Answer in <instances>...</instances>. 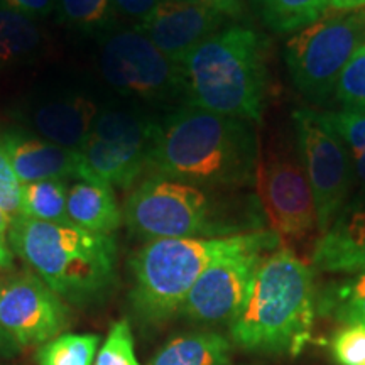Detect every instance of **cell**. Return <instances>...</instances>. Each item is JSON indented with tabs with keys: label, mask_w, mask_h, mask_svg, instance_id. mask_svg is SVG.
<instances>
[{
	"label": "cell",
	"mask_w": 365,
	"mask_h": 365,
	"mask_svg": "<svg viewBox=\"0 0 365 365\" xmlns=\"http://www.w3.org/2000/svg\"><path fill=\"white\" fill-rule=\"evenodd\" d=\"M257 159L250 122L186 105L158 124L149 171L205 188L244 190L254 186Z\"/></svg>",
	"instance_id": "cell-1"
},
{
	"label": "cell",
	"mask_w": 365,
	"mask_h": 365,
	"mask_svg": "<svg viewBox=\"0 0 365 365\" xmlns=\"http://www.w3.org/2000/svg\"><path fill=\"white\" fill-rule=\"evenodd\" d=\"M205 188L163 175L145 176L127 196L122 218L144 240L217 239L262 230L257 195Z\"/></svg>",
	"instance_id": "cell-2"
},
{
	"label": "cell",
	"mask_w": 365,
	"mask_h": 365,
	"mask_svg": "<svg viewBox=\"0 0 365 365\" xmlns=\"http://www.w3.org/2000/svg\"><path fill=\"white\" fill-rule=\"evenodd\" d=\"M317 312L313 271L289 247L266 254L240 313L228 325L230 341L247 352L296 355L309 341Z\"/></svg>",
	"instance_id": "cell-3"
},
{
	"label": "cell",
	"mask_w": 365,
	"mask_h": 365,
	"mask_svg": "<svg viewBox=\"0 0 365 365\" xmlns=\"http://www.w3.org/2000/svg\"><path fill=\"white\" fill-rule=\"evenodd\" d=\"M9 245L59 298L73 304L102 299L115 282L113 235L16 217L9 227Z\"/></svg>",
	"instance_id": "cell-4"
},
{
	"label": "cell",
	"mask_w": 365,
	"mask_h": 365,
	"mask_svg": "<svg viewBox=\"0 0 365 365\" xmlns=\"http://www.w3.org/2000/svg\"><path fill=\"white\" fill-rule=\"evenodd\" d=\"M182 95L191 107L259 122L266 102L264 41L255 31L230 26L200 43L180 63Z\"/></svg>",
	"instance_id": "cell-5"
},
{
	"label": "cell",
	"mask_w": 365,
	"mask_h": 365,
	"mask_svg": "<svg viewBox=\"0 0 365 365\" xmlns=\"http://www.w3.org/2000/svg\"><path fill=\"white\" fill-rule=\"evenodd\" d=\"M277 237L272 230L217 239L150 240L130 259V307L144 325H161L180 313L186 296L213 261L222 255Z\"/></svg>",
	"instance_id": "cell-6"
},
{
	"label": "cell",
	"mask_w": 365,
	"mask_h": 365,
	"mask_svg": "<svg viewBox=\"0 0 365 365\" xmlns=\"http://www.w3.org/2000/svg\"><path fill=\"white\" fill-rule=\"evenodd\" d=\"M255 195L271 230L286 244H301L319 234L312 186L298 148L287 140L259 145Z\"/></svg>",
	"instance_id": "cell-7"
},
{
	"label": "cell",
	"mask_w": 365,
	"mask_h": 365,
	"mask_svg": "<svg viewBox=\"0 0 365 365\" xmlns=\"http://www.w3.org/2000/svg\"><path fill=\"white\" fill-rule=\"evenodd\" d=\"M365 44V9L340 12L301 29L286 44L291 80L304 97H330L340 73Z\"/></svg>",
	"instance_id": "cell-8"
},
{
	"label": "cell",
	"mask_w": 365,
	"mask_h": 365,
	"mask_svg": "<svg viewBox=\"0 0 365 365\" xmlns=\"http://www.w3.org/2000/svg\"><path fill=\"white\" fill-rule=\"evenodd\" d=\"M158 124L130 110H103L78 149L90 181L130 188L149 171Z\"/></svg>",
	"instance_id": "cell-9"
},
{
	"label": "cell",
	"mask_w": 365,
	"mask_h": 365,
	"mask_svg": "<svg viewBox=\"0 0 365 365\" xmlns=\"http://www.w3.org/2000/svg\"><path fill=\"white\" fill-rule=\"evenodd\" d=\"M100 68L107 83L125 97L163 102L182 95L180 65L159 51L137 26L103 41Z\"/></svg>",
	"instance_id": "cell-10"
},
{
	"label": "cell",
	"mask_w": 365,
	"mask_h": 365,
	"mask_svg": "<svg viewBox=\"0 0 365 365\" xmlns=\"http://www.w3.org/2000/svg\"><path fill=\"white\" fill-rule=\"evenodd\" d=\"M293 125L296 148L313 191L322 235L349 203L355 181L352 161L341 140L319 120L314 110H294Z\"/></svg>",
	"instance_id": "cell-11"
},
{
	"label": "cell",
	"mask_w": 365,
	"mask_h": 365,
	"mask_svg": "<svg viewBox=\"0 0 365 365\" xmlns=\"http://www.w3.org/2000/svg\"><path fill=\"white\" fill-rule=\"evenodd\" d=\"M279 237L225 254L205 269L180 314L205 327L230 325L247 299L262 257L279 247Z\"/></svg>",
	"instance_id": "cell-12"
},
{
	"label": "cell",
	"mask_w": 365,
	"mask_h": 365,
	"mask_svg": "<svg viewBox=\"0 0 365 365\" xmlns=\"http://www.w3.org/2000/svg\"><path fill=\"white\" fill-rule=\"evenodd\" d=\"M68 323L65 299L36 272L21 271L0 279V328L21 350L61 335Z\"/></svg>",
	"instance_id": "cell-13"
},
{
	"label": "cell",
	"mask_w": 365,
	"mask_h": 365,
	"mask_svg": "<svg viewBox=\"0 0 365 365\" xmlns=\"http://www.w3.org/2000/svg\"><path fill=\"white\" fill-rule=\"evenodd\" d=\"M225 19L223 14L198 4L163 0L137 27L159 51L180 65L196 46L220 31Z\"/></svg>",
	"instance_id": "cell-14"
},
{
	"label": "cell",
	"mask_w": 365,
	"mask_h": 365,
	"mask_svg": "<svg viewBox=\"0 0 365 365\" xmlns=\"http://www.w3.org/2000/svg\"><path fill=\"white\" fill-rule=\"evenodd\" d=\"M0 143L21 185L66 178L90 181L80 150L61 148L21 129L2 130Z\"/></svg>",
	"instance_id": "cell-15"
},
{
	"label": "cell",
	"mask_w": 365,
	"mask_h": 365,
	"mask_svg": "<svg viewBox=\"0 0 365 365\" xmlns=\"http://www.w3.org/2000/svg\"><path fill=\"white\" fill-rule=\"evenodd\" d=\"M312 261L323 272H365V195L349 200L328 230L318 237Z\"/></svg>",
	"instance_id": "cell-16"
},
{
	"label": "cell",
	"mask_w": 365,
	"mask_h": 365,
	"mask_svg": "<svg viewBox=\"0 0 365 365\" xmlns=\"http://www.w3.org/2000/svg\"><path fill=\"white\" fill-rule=\"evenodd\" d=\"M98 107L81 95L53 98L31 110V129L36 135L66 149H81L98 117Z\"/></svg>",
	"instance_id": "cell-17"
},
{
	"label": "cell",
	"mask_w": 365,
	"mask_h": 365,
	"mask_svg": "<svg viewBox=\"0 0 365 365\" xmlns=\"http://www.w3.org/2000/svg\"><path fill=\"white\" fill-rule=\"evenodd\" d=\"M66 213L73 225L102 235H112L124 220L113 188L100 181L78 180L68 188Z\"/></svg>",
	"instance_id": "cell-18"
},
{
	"label": "cell",
	"mask_w": 365,
	"mask_h": 365,
	"mask_svg": "<svg viewBox=\"0 0 365 365\" xmlns=\"http://www.w3.org/2000/svg\"><path fill=\"white\" fill-rule=\"evenodd\" d=\"M232 344L213 330L190 331L168 341L149 365H230Z\"/></svg>",
	"instance_id": "cell-19"
},
{
	"label": "cell",
	"mask_w": 365,
	"mask_h": 365,
	"mask_svg": "<svg viewBox=\"0 0 365 365\" xmlns=\"http://www.w3.org/2000/svg\"><path fill=\"white\" fill-rule=\"evenodd\" d=\"M39 44L41 31L34 19L0 7V70L26 63Z\"/></svg>",
	"instance_id": "cell-20"
},
{
	"label": "cell",
	"mask_w": 365,
	"mask_h": 365,
	"mask_svg": "<svg viewBox=\"0 0 365 365\" xmlns=\"http://www.w3.org/2000/svg\"><path fill=\"white\" fill-rule=\"evenodd\" d=\"M264 24L276 33H294L325 16L328 0H252Z\"/></svg>",
	"instance_id": "cell-21"
},
{
	"label": "cell",
	"mask_w": 365,
	"mask_h": 365,
	"mask_svg": "<svg viewBox=\"0 0 365 365\" xmlns=\"http://www.w3.org/2000/svg\"><path fill=\"white\" fill-rule=\"evenodd\" d=\"M66 180H43L21 185V217L39 222L70 223L66 213Z\"/></svg>",
	"instance_id": "cell-22"
},
{
	"label": "cell",
	"mask_w": 365,
	"mask_h": 365,
	"mask_svg": "<svg viewBox=\"0 0 365 365\" xmlns=\"http://www.w3.org/2000/svg\"><path fill=\"white\" fill-rule=\"evenodd\" d=\"M318 308L344 325H365V272L328 286L318 298Z\"/></svg>",
	"instance_id": "cell-23"
},
{
	"label": "cell",
	"mask_w": 365,
	"mask_h": 365,
	"mask_svg": "<svg viewBox=\"0 0 365 365\" xmlns=\"http://www.w3.org/2000/svg\"><path fill=\"white\" fill-rule=\"evenodd\" d=\"M319 120L341 140L352 161L355 181L365 195V110L317 112Z\"/></svg>",
	"instance_id": "cell-24"
},
{
	"label": "cell",
	"mask_w": 365,
	"mask_h": 365,
	"mask_svg": "<svg viewBox=\"0 0 365 365\" xmlns=\"http://www.w3.org/2000/svg\"><path fill=\"white\" fill-rule=\"evenodd\" d=\"M100 349V336L95 333H68L54 336L38 346L39 365H93Z\"/></svg>",
	"instance_id": "cell-25"
},
{
	"label": "cell",
	"mask_w": 365,
	"mask_h": 365,
	"mask_svg": "<svg viewBox=\"0 0 365 365\" xmlns=\"http://www.w3.org/2000/svg\"><path fill=\"white\" fill-rule=\"evenodd\" d=\"M59 21L71 29L85 34H100L108 31L115 19L113 0H58Z\"/></svg>",
	"instance_id": "cell-26"
},
{
	"label": "cell",
	"mask_w": 365,
	"mask_h": 365,
	"mask_svg": "<svg viewBox=\"0 0 365 365\" xmlns=\"http://www.w3.org/2000/svg\"><path fill=\"white\" fill-rule=\"evenodd\" d=\"M335 95L345 110H365V44L340 73Z\"/></svg>",
	"instance_id": "cell-27"
},
{
	"label": "cell",
	"mask_w": 365,
	"mask_h": 365,
	"mask_svg": "<svg viewBox=\"0 0 365 365\" xmlns=\"http://www.w3.org/2000/svg\"><path fill=\"white\" fill-rule=\"evenodd\" d=\"M93 365H140L135 355L134 336L127 319H118L100 345Z\"/></svg>",
	"instance_id": "cell-28"
},
{
	"label": "cell",
	"mask_w": 365,
	"mask_h": 365,
	"mask_svg": "<svg viewBox=\"0 0 365 365\" xmlns=\"http://www.w3.org/2000/svg\"><path fill=\"white\" fill-rule=\"evenodd\" d=\"M331 355L339 365H365V325H344L331 340Z\"/></svg>",
	"instance_id": "cell-29"
},
{
	"label": "cell",
	"mask_w": 365,
	"mask_h": 365,
	"mask_svg": "<svg viewBox=\"0 0 365 365\" xmlns=\"http://www.w3.org/2000/svg\"><path fill=\"white\" fill-rule=\"evenodd\" d=\"M0 208L11 220L21 217V182L12 170L2 143H0Z\"/></svg>",
	"instance_id": "cell-30"
},
{
	"label": "cell",
	"mask_w": 365,
	"mask_h": 365,
	"mask_svg": "<svg viewBox=\"0 0 365 365\" xmlns=\"http://www.w3.org/2000/svg\"><path fill=\"white\" fill-rule=\"evenodd\" d=\"M56 2L58 0H0V7L36 21L56 11Z\"/></svg>",
	"instance_id": "cell-31"
},
{
	"label": "cell",
	"mask_w": 365,
	"mask_h": 365,
	"mask_svg": "<svg viewBox=\"0 0 365 365\" xmlns=\"http://www.w3.org/2000/svg\"><path fill=\"white\" fill-rule=\"evenodd\" d=\"M113 2H115L117 12L137 22H143L163 0H113Z\"/></svg>",
	"instance_id": "cell-32"
},
{
	"label": "cell",
	"mask_w": 365,
	"mask_h": 365,
	"mask_svg": "<svg viewBox=\"0 0 365 365\" xmlns=\"http://www.w3.org/2000/svg\"><path fill=\"white\" fill-rule=\"evenodd\" d=\"M181 2L198 4L223 14L225 17H237L242 12V0H181Z\"/></svg>",
	"instance_id": "cell-33"
},
{
	"label": "cell",
	"mask_w": 365,
	"mask_h": 365,
	"mask_svg": "<svg viewBox=\"0 0 365 365\" xmlns=\"http://www.w3.org/2000/svg\"><path fill=\"white\" fill-rule=\"evenodd\" d=\"M9 227H11V218L0 208V254L9 262L14 264V252L11 250V245H9Z\"/></svg>",
	"instance_id": "cell-34"
},
{
	"label": "cell",
	"mask_w": 365,
	"mask_h": 365,
	"mask_svg": "<svg viewBox=\"0 0 365 365\" xmlns=\"http://www.w3.org/2000/svg\"><path fill=\"white\" fill-rule=\"evenodd\" d=\"M19 346L14 344V340L0 328V359H12L19 354Z\"/></svg>",
	"instance_id": "cell-35"
},
{
	"label": "cell",
	"mask_w": 365,
	"mask_h": 365,
	"mask_svg": "<svg viewBox=\"0 0 365 365\" xmlns=\"http://www.w3.org/2000/svg\"><path fill=\"white\" fill-rule=\"evenodd\" d=\"M328 7L339 12H350L365 9V0H328Z\"/></svg>",
	"instance_id": "cell-36"
},
{
	"label": "cell",
	"mask_w": 365,
	"mask_h": 365,
	"mask_svg": "<svg viewBox=\"0 0 365 365\" xmlns=\"http://www.w3.org/2000/svg\"><path fill=\"white\" fill-rule=\"evenodd\" d=\"M12 266H14V264L9 262L7 259L4 257L2 254H0V271H11Z\"/></svg>",
	"instance_id": "cell-37"
}]
</instances>
